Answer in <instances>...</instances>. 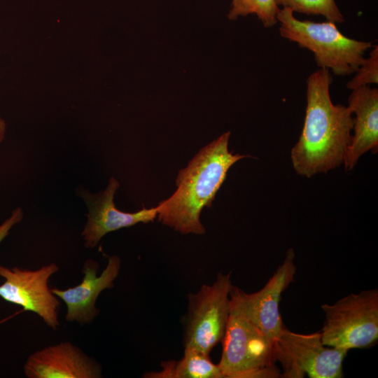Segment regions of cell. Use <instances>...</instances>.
Instances as JSON below:
<instances>
[{"instance_id": "cell-17", "label": "cell", "mask_w": 378, "mask_h": 378, "mask_svg": "<svg viewBox=\"0 0 378 378\" xmlns=\"http://www.w3.org/2000/svg\"><path fill=\"white\" fill-rule=\"evenodd\" d=\"M354 76L346 83L351 90L363 86L378 83V46L370 51L369 57L363 61L354 73Z\"/></svg>"}, {"instance_id": "cell-2", "label": "cell", "mask_w": 378, "mask_h": 378, "mask_svg": "<svg viewBox=\"0 0 378 378\" xmlns=\"http://www.w3.org/2000/svg\"><path fill=\"white\" fill-rule=\"evenodd\" d=\"M230 132H227L202 148L181 169L176 180L177 189L158 205V219L181 234H204L200 221L205 206H211L224 183L230 168L246 155L233 154L228 149Z\"/></svg>"}, {"instance_id": "cell-5", "label": "cell", "mask_w": 378, "mask_h": 378, "mask_svg": "<svg viewBox=\"0 0 378 378\" xmlns=\"http://www.w3.org/2000/svg\"><path fill=\"white\" fill-rule=\"evenodd\" d=\"M321 308L325 316L320 331L324 345L349 351L370 347L377 342V289L351 293Z\"/></svg>"}, {"instance_id": "cell-16", "label": "cell", "mask_w": 378, "mask_h": 378, "mask_svg": "<svg viewBox=\"0 0 378 378\" xmlns=\"http://www.w3.org/2000/svg\"><path fill=\"white\" fill-rule=\"evenodd\" d=\"M279 6L290 8L293 13L322 15L335 23L344 21L335 0H275Z\"/></svg>"}, {"instance_id": "cell-19", "label": "cell", "mask_w": 378, "mask_h": 378, "mask_svg": "<svg viewBox=\"0 0 378 378\" xmlns=\"http://www.w3.org/2000/svg\"><path fill=\"white\" fill-rule=\"evenodd\" d=\"M6 132V122L0 116V144L3 141Z\"/></svg>"}, {"instance_id": "cell-9", "label": "cell", "mask_w": 378, "mask_h": 378, "mask_svg": "<svg viewBox=\"0 0 378 378\" xmlns=\"http://www.w3.org/2000/svg\"><path fill=\"white\" fill-rule=\"evenodd\" d=\"M294 259V251L290 248L282 263L258 291L246 293L234 286L230 290V299L272 345L285 327L279 304L283 292L293 281L296 273Z\"/></svg>"}, {"instance_id": "cell-18", "label": "cell", "mask_w": 378, "mask_h": 378, "mask_svg": "<svg viewBox=\"0 0 378 378\" xmlns=\"http://www.w3.org/2000/svg\"><path fill=\"white\" fill-rule=\"evenodd\" d=\"M23 218V211L20 207L15 208L9 218L0 225V244L9 234L11 228ZM1 278V277H0Z\"/></svg>"}, {"instance_id": "cell-6", "label": "cell", "mask_w": 378, "mask_h": 378, "mask_svg": "<svg viewBox=\"0 0 378 378\" xmlns=\"http://www.w3.org/2000/svg\"><path fill=\"white\" fill-rule=\"evenodd\" d=\"M231 273L219 272L211 285H203L188 296V311L183 319L184 349L210 353L222 341L230 314Z\"/></svg>"}, {"instance_id": "cell-4", "label": "cell", "mask_w": 378, "mask_h": 378, "mask_svg": "<svg viewBox=\"0 0 378 378\" xmlns=\"http://www.w3.org/2000/svg\"><path fill=\"white\" fill-rule=\"evenodd\" d=\"M230 307L218 363L224 378L279 377L272 345L230 298Z\"/></svg>"}, {"instance_id": "cell-13", "label": "cell", "mask_w": 378, "mask_h": 378, "mask_svg": "<svg viewBox=\"0 0 378 378\" xmlns=\"http://www.w3.org/2000/svg\"><path fill=\"white\" fill-rule=\"evenodd\" d=\"M348 107L356 115L351 144L348 148L344 167L354 169L362 155L378 148V90L363 86L351 90Z\"/></svg>"}, {"instance_id": "cell-14", "label": "cell", "mask_w": 378, "mask_h": 378, "mask_svg": "<svg viewBox=\"0 0 378 378\" xmlns=\"http://www.w3.org/2000/svg\"><path fill=\"white\" fill-rule=\"evenodd\" d=\"M162 370L146 372L145 378H224L218 364L209 355L194 349H184L183 356L178 360L161 363Z\"/></svg>"}, {"instance_id": "cell-7", "label": "cell", "mask_w": 378, "mask_h": 378, "mask_svg": "<svg viewBox=\"0 0 378 378\" xmlns=\"http://www.w3.org/2000/svg\"><path fill=\"white\" fill-rule=\"evenodd\" d=\"M349 351L324 345L321 332L301 334L283 328L272 345L274 362H280L279 377L341 378Z\"/></svg>"}, {"instance_id": "cell-3", "label": "cell", "mask_w": 378, "mask_h": 378, "mask_svg": "<svg viewBox=\"0 0 378 378\" xmlns=\"http://www.w3.org/2000/svg\"><path fill=\"white\" fill-rule=\"evenodd\" d=\"M277 23L281 37L312 52L318 66L336 76L354 74L363 61L365 52L372 47L370 41L346 36L332 21L300 20L288 8L279 9Z\"/></svg>"}, {"instance_id": "cell-11", "label": "cell", "mask_w": 378, "mask_h": 378, "mask_svg": "<svg viewBox=\"0 0 378 378\" xmlns=\"http://www.w3.org/2000/svg\"><path fill=\"white\" fill-rule=\"evenodd\" d=\"M120 267V258L112 255L105 269L97 276L99 264L88 260L82 270L84 276L80 284L64 290L52 288V293L66 305V320L82 325L90 323L99 313L95 307L97 299L104 290L113 287Z\"/></svg>"}, {"instance_id": "cell-8", "label": "cell", "mask_w": 378, "mask_h": 378, "mask_svg": "<svg viewBox=\"0 0 378 378\" xmlns=\"http://www.w3.org/2000/svg\"><path fill=\"white\" fill-rule=\"evenodd\" d=\"M59 270L55 262L38 270L12 268L0 265V298L38 315L47 326L57 330L59 326L58 311L60 302L50 288V276Z\"/></svg>"}, {"instance_id": "cell-12", "label": "cell", "mask_w": 378, "mask_h": 378, "mask_svg": "<svg viewBox=\"0 0 378 378\" xmlns=\"http://www.w3.org/2000/svg\"><path fill=\"white\" fill-rule=\"evenodd\" d=\"M102 371L99 363L70 342L36 351L24 365L28 378H99Z\"/></svg>"}, {"instance_id": "cell-1", "label": "cell", "mask_w": 378, "mask_h": 378, "mask_svg": "<svg viewBox=\"0 0 378 378\" xmlns=\"http://www.w3.org/2000/svg\"><path fill=\"white\" fill-rule=\"evenodd\" d=\"M332 80L330 71L320 68L307 80L304 125L290 158L295 172L308 178L340 167L351 144L353 113L348 106L332 103Z\"/></svg>"}, {"instance_id": "cell-15", "label": "cell", "mask_w": 378, "mask_h": 378, "mask_svg": "<svg viewBox=\"0 0 378 378\" xmlns=\"http://www.w3.org/2000/svg\"><path fill=\"white\" fill-rule=\"evenodd\" d=\"M279 9L275 0H232L227 17L234 20L253 14L265 27H271L277 24Z\"/></svg>"}, {"instance_id": "cell-10", "label": "cell", "mask_w": 378, "mask_h": 378, "mask_svg": "<svg viewBox=\"0 0 378 378\" xmlns=\"http://www.w3.org/2000/svg\"><path fill=\"white\" fill-rule=\"evenodd\" d=\"M119 186L118 181L111 177L106 188L97 194H92L84 190L80 192L88 209L87 222L81 232L85 247H95L108 232L139 223H148L157 217L158 206L150 209L144 207L134 213L118 210L113 199Z\"/></svg>"}]
</instances>
